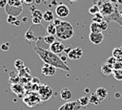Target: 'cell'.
<instances>
[{
    "label": "cell",
    "mask_w": 122,
    "mask_h": 110,
    "mask_svg": "<svg viewBox=\"0 0 122 110\" xmlns=\"http://www.w3.org/2000/svg\"><path fill=\"white\" fill-rule=\"evenodd\" d=\"M38 95L41 99V101H46L51 97V88L46 84H41L38 87Z\"/></svg>",
    "instance_id": "277c9868"
},
{
    "label": "cell",
    "mask_w": 122,
    "mask_h": 110,
    "mask_svg": "<svg viewBox=\"0 0 122 110\" xmlns=\"http://www.w3.org/2000/svg\"><path fill=\"white\" fill-rule=\"evenodd\" d=\"M43 19H44V21H46V22H49V23H51V22H52L53 20H54V15H53V12L51 11H46L44 13H43Z\"/></svg>",
    "instance_id": "ac0fdd59"
},
{
    "label": "cell",
    "mask_w": 122,
    "mask_h": 110,
    "mask_svg": "<svg viewBox=\"0 0 122 110\" xmlns=\"http://www.w3.org/2000/svg\"><path fill=\"white\" fill-rule=\"evenodd\" d=\"M0 48H1L2 51L7 52V51H9V49H10V43H9V42H5V43H3V44L0 46Z\"/></svg>",
    "instance_id": "4dcf8cb0"
},
{
    "label": "cell",
    "mask_w": 122,
    "mask_h": 110,
    "mask_svg": "<svg viewBox=\"0 0 122 110\" xmlns=\"http://www.w3.org/2000/svg\"><path fill=\"white\" fill-rule=\"evenodd\" d=\"M49 50L51 51L52 53L58 55V54L62 53V52L65 50V46H64V44H63L62 42H60V41H58V40H55L52 44L50 45V49H49Z\"/></svg>",
    "instance_id": "9c48e42d"
},
{
    "label": "cell",
    "mask_w": 122,
    "mask_h": 110,
    "mask_svg": "<svg viewBox=\"0 0 122 110\" xmlns=\"http://www.w3.org/2000/svg\"><path fill=\"white\" fill-rule=\"evenodd\" d=\"M100 26H101V29H102V32H103L105 30H107V28H108V22L107 21H103V22L100 23Z\"/></svg>",
    "instance_id": "836d02e7"
},
{
    "label": "cell",
    "mask_w": 122,
    "mask_h": 110,
    "mask_svg": "<svg viewBox=\"0 0 122 110\" xmlns=\"http://www.w3.org/2000/svg\"><path fill=\"white\" fill-rule=\"evenodd\" d=\"M122 69V64L117 60L114 64H113V70H121Z\"/></svg>",
    "instance_id": "d6a6232c"
},
{
    "label": "cell",
    "mask_w": 122,
    "mask_h": 110,
    "mask_svg": "<svg viewBox=\"0 0 122 110\" xmlns=\"http://www.w3.org/2000/svg\"><path fill=\"white\" fill-rule=\"evenodd\" d=\"M88 92H90V89L89 88H86L85 89V93H88Z\"/></svg>",
    "instance_id": "b9f144b4"
},
{
    "label": "cell",
    "mask_w": 122,
    "mask_h": 110,
    "mask_svg": "<svg viewBox=\"0 0 122 110\" xmlns=\"http://www.w3.org/2000/svg\"><path fill=\"white\" fill-rule=\"evenodd\" d=\"M78 100H79V102H80V104H81L82 107H86V106H88V104L90 103L89 97H87V96L81 97L80 99H78Z\"/></svg>",
    "instance_id": "4316f807"
},
{
    "label": "cell",
    "mask_w": 122,
    "mask_h": 110,
    "mask_svg": "<svg viewBox=\"0 0 122 110\" xmlns=\"http://www.w3.org/2000/svg\"><path fill=\"white\" fill-rule=\"evenodd\" d=\"M51 3L54 5V4H56V1H55V0H52V1H51Z\"/></svg>",
    "instance_id": "7bdbcfd3"
},
{
    "label": "cell",
    "mask_w": 122,
    "mask_h": 110,
    "mask_svg": "<svg viewBox=\"0 0 122 110\" xmlns=\"http://www.w3.org/2000/svg\"><path fill=\"white\" fill-rule=\"evenodd\" d=\"M55 13L58 16V18H64L67 17L70 13V9L65 4H60L55 8Z\"/></svg>",
    "instance_id": "52a82bcc"
},
{
    "label": "cell",
    "mask_w": 122,
    "mask_h": 110,
    "mask_svg": "<svg viewBox=\"0 0 122 110\" xmlns=\"http://www.w3.org/2000/svg\"><path fill=\"white\" fill-rule=\"evenodd\" d=\"M121 72H122V69H121Z\"/></svg>",
    "instance_id": "7dc6e473"
},
{
    "label": "cell",
    "mask_w": 122,
    "mask_h": 110,
    "mask_svg": "<svg viewBox=\"0 0 122 110\" xmlns=\"http://www.w3.org/2000/svg\"><path fill=\"white\" fill-rule=\"evenodd\" d=\"M115 6L114 4H112V2H103V4L100 7V12L104 15V16H110L113 13L114 10H115Z\"/></svg>",
    "instance_id": "5b68a950"
},
{
    "label": "cell",
    "mask_w": 122,
    "mask_h": 110,
    "mask_svg": "<svg viewBox=\"0 0 122 110\" xmlns=\"http://www.w3.org/2000/svg\"><path fill=\"white\" fill-rule=\"evenodd\" d=\"M105 21V16L101 13V12H98L94 15V17L92 18V22H96V23H101Z\"/></svg>",
    "instance_id": "603a6c76"
},
{
    "label": "cell",
    "mask_w": 122,
    "mask_h": 110,
    "mask_svg": "<svg viewBox=\"0 0 122 110\" xmlns=\"http://www.w3.org/2000/svg\"><path fill=\"white\" fill-rule=\"evenodd\" d=\"M95 94L97 95V97L99 98V99H100L101 101L104 100V99L108 97V91H107V89L104 88V87H98V88L96 89V91H95Z\"/></svg>",
    "instance_id": "9a60e30c"
},
{
    "label": "cell",
    "mask_w": 122,
    "mask_h": 110,
    "mask_svg": "<svg viewBox=\"0 0 122 110\" xmlns=\"http://www.w3.org/2000/svg\"><path fill=\"white\" fill-rule=\"evenodd\" d=\"M34 51L35 53L39 55V57L47 64H50V65H52L54 66L55 68H58V69H61V70H64V71H70V67L68 66L67 63H64L60 56H58V55L52 53L51 51L50 50H46L44 48H41L39 47L38 45L34 47Z\"/></svg>",
    "instance_id": "6da1fadb"
},
{
    "label": "cell",
    "mask_w": 122,
    "mask_h": 110,
    "mask_svg": "<svg viewBox=\"0 0 122 110\" xmlns=\"http://www.w3.org/2000/svg\"><path fill=\"white\" fill-rule=\"evenodd\" d=\"M34 35H35V34L32 33V29H30V30H28V32L26 33L25 37H26L27 40H29V41H32V40L35 39V36H34Z\"/></svg>",
    "instance_id": "83f0119b"
},
{
    "label": "cell",
    "mask_w": 122,
    "mask_h": 110,
    "mask_svg": "<svg viewBox=\"0 0 122 110\" xmlns=\"http://www.w3.org/2000/svg\"><path fill=\"white\" fill-rule=\"evenodd\" d=\"M32 83H39V79L38 78H32Z\"/></svg>",
    "instance_id": "74e56055"
},
{
    "label": "cell",
    "mask_w": 122,
    "mask_h": 110,
    "mask_svg": "<svg viewBox=\"0 0 122 110\" xmlns=\"http://www.w3.org/2000/svg\"><path fill=\"white\" fill-rule=\"evenodd\" d=\"M91 33H102V29L100 26V23H96V22H92L91 26Z\"/></svg>",
    "instance_id": "d6986e66"
},
{
    "label": "cell",
    "mask_w": 122,
    "mask_h": 110,
    "mask_svg": "<svg viewBox=\"0 0 122 110\" xmlns=\"http://www.w3.org/2000/svg\"><path fill=\"white\" fill-rule=\"evenodd\" d=\"M67 57H68V55H61V56H60L61 60H62L64 63H67Z\"/></svg>",
    "instance_id": "d590c367"
},
{
    "label": "cell",
    "mask_w": 122,
    "mask_h": 110,
    "mask_svg": "<svg viewBox=\"0 0 122 110\" xmlns=\"http://www.w3.org/2000/svg\"><path fill=\"white\" fill-rule=\"evenodd\" d=\"M100 12V8L97 6V5H92L90 8H89V13L92 14V15H95L96 13Z\"/></svg>",
    "instance_id": "d4e9b609"
},
{
    "label": "cell",
    "mask_w": 122,
    "mask_h": 110,
    "mask_svg": "<svg viewBox=\"0 0 122 110\" xmlns=\"http://www.w3.org/2000/svg\"><path fill=\"white\" fill-rule=\"evenodd\" d=\"M74 34V31L73 28L71 26V24L68 21H63L56 26V36L59 39L62 40H68L70 38H71Z\"/></svg>",
    "instance_id": "7a4b0ae2"
},
{
    "label": "cell",
    "mask_w": 122,
    "mask_h": 110,
    "mask_svg": "<svg viewBox=\"0 0 122 110\" xmlns=\"http://www.w3.org/2000/svg\"><path fill=\"white\" fill-rule=\"evenodd\" d=\"M68 57L71 60H76V59H79L82 57L83 55V51L80 47H76L74 49H71V51L67 55Z\"/></svg>",
    "instance_id": "30bf717a"
},
{
    "label": "cell",
    "mask_w": 122,
    "mask_h": 110,
    "mask_svg": "<svg viewBox=\"0 0 122 110\" xmlns=\"http://www.w3.org/2000/svg\"><path fill=\"white\" fill-rule=\"evenodd\" d=\"M89 99H90V103L94 104V105H98L101 102V100L99 99V98L97 97V95L95 93H92L91 96L89 97Z\"/></svg>",
    "instance_id": "ffe728a7"
},
{
    "label": "cell",
    "mask_w": 122,
    "mask_h": 110,
    "mask_svg": "<svg viewBox=\"0 0 122 110\" xmlns=\"http://www.w3.org/2000/svg\"><path fill=\"white\" fill-rule=\"evenodd\" d=\"M70 1H71V2H75V1H77V0H70Z\"/></svg>",
    "instance_id": "f6af8a7d"
},
{
    "label": "cell",
    "mask_w": 122,
    "mask_h": 110,
    "mask_svg": "<svg viewBox=\"0 0 122 110\" xmlns=\"http://www.w3.org/2000/svg\"><path fill=\"white\" fill-rule=\"evenodd\" d=\"M71 49H72V48H71V47H69V48H67V49L65 48V50H64V51H65V52L67 53V55H68V54H69V53H70V52L71 51Z\"/></svg>",
    "instance_id": "8d00e7d4"
},
{
    "label": "cell",
    "mask_w": 122,
    "mask_h": 110,
    "mask_svg": "<svg viewBox=\"0 0 122 110\" xmlns=\"http://www.w3.org/2000/svg\"><path fill=\"white\" fill-rule=\"evenodd\" d=\"M5 3H6V1L5 0H0V7H4L5 6Z\"/></svg>",
    "instance_id": "f35d334b"
},
{
    "label": "cell",
    "mask_w": 122,
    "mask_h": 110,
    "mask_svg": "<svg viewBox=\"0 0 122 110\" xmlns=\"http://www.w3.org/2000/svg\"><path fill=\"white\" fill-rule=\"evenodd\" d=\"M112 75H113L115 79H117L119 81L122 80V72H121V70H113Z\"/></svg>",
    "instance_id": "f1b7e54d"
},
{
    "label": "cell",
    "mask_w": 122,
    "mask_h": 110,
    "mask_svg": "<svg viewBox=\"0 0 122 110\" xmlns=\"http://www.w3.org/2000/svg\"><path fill=\"white\" fill-rule=\"evenodd\" d=\"M55 71H56V68L52 65H50V64H47L45 63L43 66H42V69H41V72H42V75L43 76H46V77H50V76H53L55 74Z\"/></svg>",
    "instance_id": "7c38bea8"
},
{
    "label": "cell",
    "mask_w": 122,
    "mask_h": 110,
    "mask_svg": "<svg viewBox=\"0 0 122 110\" xmlns=\"http://www.w3.org/2000/svg\"><path fill=\"white\" fill-rule=\"evenodd\" d=\"M89 38L92 44L98 45L104 40V35L102 33H91L89 35Z\"/></svg>",
    "instance_id": "8fae6325"
},
{
    "label": "cell",
    "mask_w": 122,
    "mask_h": 110,
    "mask_svg": "<svg viewBox=\"0 0 122 110\" xmlns=\"http://www.w3.org/2000/svg\"><path fill=\"white\" fill-rule=\"evenodd\" d=\"M101 72L103 75L105 76H110L113 73V65L112 64H109L107 62L103 63L102 66H101Z\"/></svg>",
    "instance_id": "5bb4252c"
},
{
    "label": "cell",
    "mask_w": 122,
    "mask_h": 110,
    "mask_svg": "<svg viewBox=\"0 0 122 110\" xmlns=\"http://www.w3.org/2000/svg\"><path fill=\"white\" fill-rule=\"evenodd\" d=\"M112 56H114L117 60L122 57V49L121 48H114L112 50Z\"/></svg>",
    "instance_id": "cb8c5ba5"
},
{
    "label": "cell",
    "mask_w": 122,
    "mask_h": 110,
    "mask_svg": "<svg viewBox=\"0 0 122 110\" xmlns=\"http://www.w3.org/2000/svg\"><path fill=\"white\" fill-rule=\"evenodd\" d=\"M44 41H45V43H47V44H49V45H51V44H52L54 41H55V35H51V34H48V35H45L44 36Z\"/></svg>",
    "instance_id": "484cf974"
},
{
    "label": "cell",
    "mask_w": 122,
    "mask_h": 110,
    "mask_svg": "<svg viewBox=\"0 0 122 110\" xmlns=\"http://www.w3.org/2000/svg\"><path fill=\"white\" fill-rule=\"evenodd\" d=\"M121 49H122V47H121Z\"/></svg>",
    "instance_id": "c3c4849f"
},
{
    "label": "cell",
    "mask_w": 122,
    "mask_h": 110,
    "mask_svg": "<svg viewBox=\"0 0 122 110\" xmlns=\"http://www.w3.org/2000/svg\"><path fill=\"white\" fill-rule=\"evenodd\" d=\"M83 107L81 106L78 99L73 101H66L63 105H61L58 110H82Z\"/></svg>",
    "instance_id": "8992f818"
},
{
    "label": "cell",
    "mask_w": 122,
    "mask_h": 110,
    "mask_svg": "<svg viewBox=\"0 0 122 110\" xmlns=\"http://www.w3.org/2000/svg\"><path fill=\"white\" fill-rule=\"evenodd\" d=\"M14 67H15V69L17 71H20V70L24 69L26 66H25V63H24V61L22 59H16L14 61Z\"/></svg>",
    "instance_id": "7402d4cb"
},
{
    "label": "cell",
    "mask_w": 122,
    "mask_h": 110,
    "mask_svg": "<svg viewBox=\"0 0 122 110\" xmlns=\"http://www.w3.org/2000/svg\"><path fill=\"white\" fill-rule=\"evenodd\" d=\"M114 96H115V98H116V99H120V97H121L120 93H115V94H114Z\"/></svg>",
    "instance_id": "ab89813d"
},
{
    "label": "cell",
    "mask_w": 122,
    "mask_h": 110,
    "mask_svg": "<svg viewBox=\"0 0 122 110\" xmlns=\"http://www.w3.org/2000/svg\"><path fill=\"white\" fill-rule=\"evenodd\" d=\"M105 21L109 22V21H114L118 24H120L122 26V17H121V14L120 12L117 11V5L115 6V10L113 11V13L110 16H105Z\"/></svg>",
    "instance_id": "ba28073f"
},
{
    "label": "cell",
    "mask_w": 122,
    "mask_h": 110,
    "mask_svg": "<svg viewBox=\"0 0 122 110\" xmlns=\"http://www.w3.org/2000/svg\"><path fill=\"white\" fill-rule=\"evenodd\" d=\"M116 61H117V59H116L114 56H112H112H110V57H109V58L106 60V62H107V63L112 64V65H113V64H114Z\"/></svg>",
    "instance_id": "1f68e13d"
},
{
    "label": "cell",
    "mask_w": 122,
    "mask_h": 110,
    "mask_svg": "<svg viewBox=\"0 0 122 110\" xmlns=\"http://www.w3.org/2000/svg\"><path fill=\"white\" fill-rule=\"evenodd\" d=\"M7 21L9 22V23H10V24H15V22L17 21V18L14 16V15H11V14H10L9 16H8V18H7Z\"/></svg>",
    "instance_id": "f546056e"
},
{
    "label": "cell",
    "mask_w": 122,
    "mask_h": 110,
    "mask_svg": "<svg viewBox=\"0 0 122 110\" xmlns=\"http://www.w3.org/2000/svg\"><path fill=\"white\" fill-rule=\"evenodd\" d=\"M23 100L25 102V104L29 107H34L35 105H37L40 101H41V99L39 97L38 94H35V93H30L29 95L25 96L23 98Z\"/></svg>",
    "instance_id": "3957f363"
},
{
    "label": "cell",
    "mask_w": 122,
    "mask_h": 110,
    "mask_svg": "<svg viewBox=\"0 0 122 110\" xmlns=\"http://www.w3.org/2000/svg\"><path fill=\"white\" fill-rule=\"evenodd\" d=\"M120 14H121V17H122V10H121V11H120Z\"/></svg>",
    "instance_id": "bcb514c9"
},
{
    "label": "cell",
    "mask_w": 122,
    "mask_h": 110,
    "mask_svg": "<svg viewBox=\"0 0 122 110\" xmlns=\"http://www.w3.org/2000/svg\"><path fill=\"white\" fill-rule=\"evenodd\" d=\"M11 91L14 92L16 95H18L19 97H21L23 95V93H24V88L19 83H13L11 85Z\"/></svg>",
    "instance_id": "e0dca14e"
},
{
    "label": "cell",
    "mask_w": 122,
    "mask_h": 110,
    "mask_svg": "<svg viewBox=\"0 0 122 110\" xmlns=\"http://www.w3.org/2000/svg\"><path fill=\"white\" fill-rule=\"evenodd\" d=\"M31 16H32V23L33 24H40L41 20L43 19V13L39 11V10H34L31 12Z\"/></svg>",
    "instance_id": "4fadbf2b"
},
{
    "label": "cell",
    "mask_w": 122,
    "mask_h": 110,
    "mask_svg": "<svg viewBox=\"0 0 122 110\" xmlns=\"http://www.w3.org/2000/svg\"><path fill=\"white\" fill-rule=\"evenodd\" d=\"M25 1H26V2L28 3V4H30V3H31V2L33 1V0H25Z\"/></svg>",
    "instance_id": "60d3db41"
},
{
    "label": "cell",
    "mask_w": 122,
    "mask_h": 110,
    "mask_svg": "<svg viewBox=\"0 0 122 110\" xmlns=\"http://www.w3.org/2000/svg\"><path fill=\"white\" fill-rule=\"evenodd\" d=\"M61 22H62V20H61L60 18H56V19H54V20L52 21V23H53L55 26H58V25H59Z\"/></svg>",
    "instance_id": "e575fe53"
},
{
    "label": "cell",
    "mask_w": 122,
    "mask_h": 110,
    "mask_svg": "<svg viewBox=\"0 0 122 110\" xmlns=\"http://www.w3.org/2000/svg\"><path fill=\"white\" fill-rule=\"evenodd\" d=\"M71 92L70 89L68 88H63L61 91H60V97L62 99L66 100V101H69L71 99Z\"/></svg>",
    "instance_id": "2e32d148"
},
{
    "label": "cell",
    "mask_w": 122,
    "mask_h": 110,
    "mask_svg": "<svg viewBox=\"0 0 122 110\" xmlns=\"http://www.w3.org/2000/svg\"><path fill=\"white\" fill-rule=\"evenodd\" d=\"M36 2H37V3H39V2H41V0H36Z\"/></svg>",
    "instance_id": "ee69618b"
},
{
    "label": "cell",
    "mask_w": 122,
    "mask_h": 110,
    "mask_svg": "<svg viewBox=\"0 0 122 110\" xmlns=\"http://www.w3.org/2000/svg\"><path fill=\"white\" fill-rule=\"evenodd\" d=\"M47 33H48V34H51V35H55L56 34V26L52 22H51L48 25V27H47Z\"/></svg>",
    "instance_id": "44dd1931"
}]
</instances>
